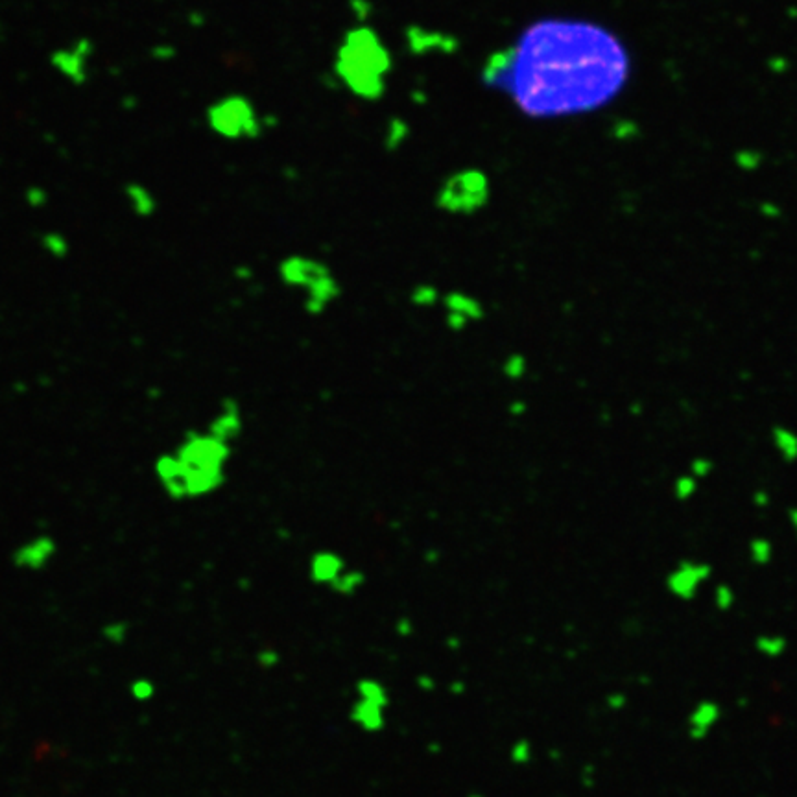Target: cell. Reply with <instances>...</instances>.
Wrapping results in <instances>:
<instances>
[{
	"instance_id": "6da1fadb",
	"label": "cell",
	"mask_w": 797,
	"mask_h": 797,
	"mask_svg": "<svg viewBox=\"0 0 797 797\" xmlns=\"http://www.w3.org/2000/svg\"><path fill=\"white\" fill-rule=\"evenodd\" d=\"M510 46L512 74L504 94L534 120L594 113L621 97L633 72L624 41L587 19H537Z\"/></svg>"
},
{
	"instance_id": "7a4b0ae2",
	"label": "cell",
	"mask_w": 797,
	"mask_h": 797,
	"mask_svg": "<svg viewBox=\"0 0 797 797\" xmlns=\"http://www.w3.org/2000/svg\"><path fill=\"white\" fill-rule=\"evenodd\" d=\"M332 67L343 89L360 100L375 102L387 89L393 57L375 30L359 24L343 34Z\"/></svg>"
},
{
	"instance_id": "9c48e42d",
	"label": "cell",
	"mask_w": 797,
	"mask_h": 797,
	"mask_svg": "<svg viewBox=\"0 0 797 797\" xmlns=\"http://www.w3.org/2000/svg\"><path fill=\"white\" fill-rule=\"evenodd\" d=\"M347 570L345 559L332 550H318L308 561V574L316 583L334 587L340 576Z\"/></svg>"
},
{
	"instance_id": "52a82bcc",
	"label": "cell",
	"mask_w": 797,
	"mask_h": 797,
	"mask_svg": "<svg viewBox=\"0 0 797 797\" xmlns=\"http://www.w3.org/2000/svg\"><path fill=\"white\" fill-rule=\"evenodd\" d=\"M406 48L412 56L427 57V56H449L458 50V39L449 32L438 28H427L414 24L406 30L405 35Z\"/></svg>"
},
{
	"instance_id": "8992f818",
	"label": "cell",
	"mask_w": 797,
	"mask_h": 797,
	"mask_svg": "<svg viewBox=\"0 0 797 797\" xmlns=\"http://www.w3.org/2000/svg\"><path fill=\"white\" fill-rule=\"evenodd\" d=\"M439 307L443 308L445 325L452 332H463L485 318V305L482 299L465 290L454 288L443 292Z\"/></svg>"
},
{
	"instance_id": "277c9868",
	"label": "cell",
	"mask_w": 797,
	"mask_h": 797,
	"mask_svg": "<svg viewBox=\"0 0 797 797\" xmlns=\"http://www.w3.org/2000/svg\"><path fill=\"white\" fill-rule=\"evenodd\" d=\"M491 187L490 176L482 168L465 166L443 177L439 183L434 203L438 211L449 216H474L490 205Z\"/></svg>"
},
{
	"instance_id": "ba28073f",
	"label": "cell",
	"mask_w": 797,
	"mask_h": 797,
	"mask_svg": "<svg viewBox=\"0 0 797 797\" xmlns=\"http://www.w3.org/2000/svg\"><path fill=\"white\" fill-rule=\"evenodd\" d=\"M512 74V46H502L496 48L484 59V65L480 69V80L485 89L496 92H506Z\"/></svg>"
},
{
	"instance_id": "30bf717a",
	"label": "cell",
	"mask_w": 797,
	"mask_h": 797,
	"mask_svg": "<svg viewBox=\"0 0 797 797\" xmlns=\"http://www.w3.org/2000/svg\"><path fill=\"white\" fill-rule=\"evenodd\" d=\"M709 576V567L701 563H683L679 565L678 570L670 576V585L676 592L685 594L692 592L698 587L700 581H703Z\"/></svg>"
},
{
	"instance_id": "3957f363",
	"label": "cell",
	"mask_w": 797,
	"mask_h": 797,
	"mask_svg": "<svg viewBox=\"0 0 797 797\" xmlns=\"http://www.w3.org/2000/svg\"><path fill=\"white\" fill-rule=\"evenodd\" d=\"M281 285L301 294V305L310 318H319L342 297L343 288L329 264L318 256L290 253L277 264Z\"/></svg>"
},
{
	"instance_id": "5bb4252c",
	"label": "cell",
	"mask_w": 797,
	"mask_h": 797,
	"mask_svg": "<svg viewBox=\"0 0 797 797\" xmlns=\"http://www.w3.org/2000/svg\"><path fill=\"white\" fill-rule=\"evenodd\" d=\"M698 490H700V480L694 478L689 471L685 474L676 476V480H674L672 484V495L678 502L692 501L696 496V493H698Z\"/></svg>"
},
{
	"instance_id": "5b68a950",
	"label": "cell",
	"mask_w": 797,
	"mask_h": 797,
	"mask_svg": "<svg viewBox=\"0 0 797 797\" xmlns=\"http://www.w3.org/2000/svg\"><path fill=\"white\" fill-rule=\"evenodd\" d=\"M207 125L225 141H250L264 130V119L244 94H225L207 108Z\"/></svg>"
},
{
	"instance_id": "8fae6325",
	"label": "cell",
	"mask_w": 797,
	"mask_h": 797,
	"mask_svg": "<svg viewBox=\"0 0 797 797\" xmlns=\"http://www.w3.org/2000/svg\"><path fill=\"white\" fill-rule=\"evenodd\" d=\"M769 441L779 458L786 463L797 461V432L786 425H775L769 430Z\"/></svg>"
},
{
	"instance_id": "7c38bea8",
	"label": "cell",
	"mask_w": 797,
	"mask_h": 797,
	"mask_svg": "<svg viewBox=\"0 0 797 797\" xmlns=\"http://www.w3.org/2000/svg\"><path fill=\"white\" fill-rule=\"evenodd\" d=\"M441 296H443V292L439 290L436 285H432V283H417L410 290L408 299L417 308H432L439 307Z\"/></svg>"
},
{
	"instance_id": "4fadbf2b",
	"label": "cell",
	"mask_w": 797,
	"mask_h": 797,
	"mask_svg": "<svg viewBox=\"0 0 797 797\" xmlns=\"http://www.w3.org/2000/svg\"><path fill=\"white\" fill-rule=\"evenodd\" d=\"M528 367H529V362L523 353H512V354H507L506 359L502 360L501 371H502V375L506 376L507 381L518 382V381H523L524 376H526V373H528Z\"/></svg>"
},
{
	"instance_id": "e0dca14e",
	"label": "cell",
	"mask_w": 797,
	"mask_h": 797,
	"mask_svg": "<svg viewBox=\"0 0 797 797\" xmlns=\"http://www.w3.org/2000/svg\"><path fill=\"white\" fill-rule=\"evenodd\" d=\"M751 502H753V506H755V507H760V510H764V507H768V506H769V502H771V496H769L768 491L757 490V491H755V493H753Z\"/></svg>"
},
{
	"instance_id": "9a60e30c",
	"label": "cell",
	"mask_w": 797,
	"mask_h": 797,
	"mask_svg": "<svg viewBox=\"0 0 797 797\" xmlns=\"http://www.w3.org/2000/svg\"><path fill=\"white\" fill-rule=\"evenodd\" d=\"M687 471H689L694 478H698L701 482V480L709 478V476L714 473V461H712L711 458H707V456H698V458H694V460L690 461Z\"/></svg>"
},
{
	"instance_id": "ac0fdd59",
	"label": "cell",
	"mask_w": 797,
	"mask_h": 797,
	"mask_svg": "<svg viewBox=\"0 0 797 797\" xmlns=\"http://www.w3.org/2000/svg\"><path fill=\"white\" fill-rule=\"evenodd\" d=\"M788 518H790L791 528L796 529V536H797V506L791 507L790 512H788Z\"/></svg>"
},
{
	"instance_id": "2e32d148",
	"label": "cell",
	"mask_w": 797,
	"mask_h": 797,
	"mask_svg": "<svg viewBox=\"0 0 797 797\" xmlns=\"http://www.w3.org/2000/svg\"><path fill=\"white\" fill-rule=\"evenodd\" d=\"M749 550H751L753 559H757L758 563H766L771 556V543L764 537H757L749 545Z\"/></svg>"
}]
</instances>
